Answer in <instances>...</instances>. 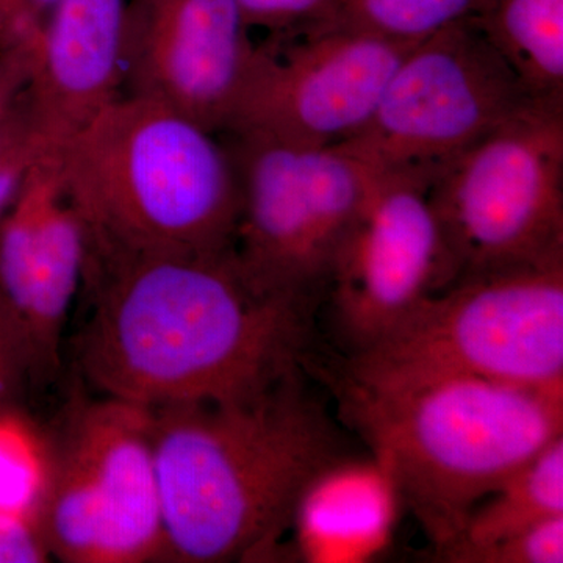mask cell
<instances>
[{
	"label": "cell",
	"mask_w": 563,
	"mask_h": 563,
	"mask_svg": "<svg viewBox=\"0 0 563 563\" xmlns=\"http://www.w3.org/2000/svg\"><path fill=\"white\" fill-rule=\"evenodd\" d=\"M58 0H0V52H27L36 58Z\"/></svg>",
	"instance_id": "cell-23"
},
{
	"label": "cell",
	"mask_w": 563,
	"mask_h": 563,
	"mask_svg": "<svg viewBox=\"0 0 563 563\" xmlns=\"http://www.w3.org/2000/svg\"><path fill=\"white\" fill-rule=\"evenodd\" d=\"M33 372L36 368L27 343L0 302V409L14 406Z\"/></svg>",
	"instance_id": "cell-24"
},
{
	"label": "cell",
	"mask_w": 563,
	"mask_h": 563,
	"mask_svg": "<svg viewBox=\"0 0 563 563\" xmlns=\"http://www.w3.org/2000/svg\"><path fill=\"white\" fill-rule=\"evenodd\" d=\"M151 412L166 562L276 558L303 485L342 455L302 369L247 398Z\"/></svg>",
	"instance_id": "cell-2"
},
{
	"label": "cell",
	"mask_w": 563,
	"mask_h": 563,
	"mask_svg": "<svg viewBox=\"0 0 563 563\" xmlns=\"http://www.w3.org/2000/svg\"><path fill=\"white\" fill-rule=\"evenodd\" d=\"M340 383L344 418L390 474L433 553L459 539L477 504L563 437V387L484 377L380 390Z\"/></svg>",
	"instance_id": "cell-3"
},
{
	"label": "cell",
	"mask_w": 563,
	"mask_h": 563,
	"mask_svg": "<svg viewBox=\"0 0 563 563\" xmlns=\"http://www.w3.org/2000/svg\"><path fill=\"white\" fill-rule=\"evenodd\" d=\"M49 151L33 120L24 91L0 122V221L20 195L33 165Z\"/></svg>",
	"instance_id": "cell-20"
},
{
	"label": "cell",
	"mask_w": 563,
	"mask_h": 563,
	"mask_svg": "<svg viewBox=\"0 0 563 563\" xmlns=\"http://www.w3.org/2000/svg\"><path fill=\"white\" fill-rule=\"evenodd\" d=\"M559 515H563V437L477 504L459 539L432 558L484 547Z\"/></svg>",
	"instance_id": "cell-18"
},
{
	"label": "cell",
	"mask_w": 563,
	"mask_h": 563,
	"mask_svg": "<svg viewBox=\"0 0 563 563\" xmlns=\"http://www.w3.org/2000/svg\"><path fill=\"white\" fill-rule=\"evenodd\" d=\"M239 179L232 251L265 290L317 307L373 169L340 150L224 133Z\"/></svg>",
	"instance_id": "cell-7"
},
{
	"label": "cell",
	"mask_w": 563,
	"mask_h": 563,
	"mask_svg": "<svg viewBox=\"0 0 563 563\" xmlns=\"http://www.w3.org/2000/svg\"><path fill=\"white\" fill-rule=\"evenodd\" d=\"M240 13L254 29L269 35L321 27L331 20L340 0H233Z\"/></svg>",
	"instance_id": "cell-22"
},
{
	"label": "cell",
	"mask_w": 563,
	"mask_h": 563,
	"mask_svg": "<svg viewBox=\"0 0 563 563\" xmlns=\"http://www.w3.org/2000/svg\"><path fill=\"white\" fill-rule=\"evenodd\" d=\"M43 529L62 562L163 561L151 409L103 395L74 409L52 446Z\"/></svg>",
	"instance_id": "cell-8"
},
{
	"label": "cell",
	"mask_w": 563,
	"mask_h": 563,
	"mask_svg": "<svg viewBox=\"0 0 563 563\" xmlns=\"http://www.w3.org/2000/svg\"><path fill=\"white\" fill-rule=\"evenodd\" d=\"M33 66L35 57L27 52H0V122L27 90Z\"/></svg>",
	"instance_id": "cell-25"
},
{
	"label": "cell",
	"mask_w": 563,
	"mask_h": 563,
	"mask_svg": "<svg viewBox=\"0 0 563 563\" xmlns=\"http://www.w3.org/2000/svg\"><path fill=\"white\" fill-rule=\"evenodd\" d=\"M485 3L487 0H340L331 20L321 27L358 29L415 43L455 22L476 18Z\"/></svg>",
	"instance_id": "cell-19"
},
{
	"label": "cell",
	"mask_w": 563,
	"mask_h": 563,
	"mask_svg": "<svg viewBox=\"0 0 563 563\" xmlns=\"http://www.w3.org/2000/svg\"><path fill=\"white\" fill-rule=\"evenodd\" d=\"M85 263V222L57 151L46 152L0 221V302L27 343L36 372L58 363Z\"/></svg>",
	"instance_id": "cell-13"
},
{
	"label": "cell",
	"mask_w": 563,
	"mask_h": 563,
	"mask_svg": "<svg viewBox=\"0 0 563 563\" xmlns=\"http://www.w3.org/2000/svg\"><path fill=\"white\" fill-rule=\"evenodd\" d=\"M417 43L347 27L268 35L257 44L225 133L340 146L372 120L393 73Z\"/></svg>",
	"instance_id": "cell-10"
},
{
	"label": "cell",
	"mask_w": 563,
	"mask_h": 563,
	"mask_svg": "<svg viewBox=\"0 0 563 563\" xmlns=\"http://www.w3.org/2000/svg\"><path fill=\"white\" fill-rule=\"evenodd\" d=\"M51 476L49 440L16 406L0 409V563L46 561Z\"/></svg>",
	"instance_id": "cell-16"
},
{
	"label": "cell",
	"mask_w": 563,
	"mask_h": 563,
	"mask_svg": "<svg viewBox=\"0 0 563 563\" xmlns=\"http://www.w3.org/2000/svg\"><path fill=\"white\" fill-rule=\"evenodd\" d=\"M453 563H562L563 515L484 547L453 551L437 559Z\"/></svg>",
	"instance_id": "cell-21"
},
{
	"label": "cell",
	"mask_w": 563,
	"mask_h": 563,
	"mask_svg": "<svg viewBox=\"0 0 563 563\" xmlns=\"http://www.w3.org/2000/svg\"><path fill=\"white\" fill-rule=\"evenodd\" d=\"M383 465L343 455L303 485L290 529L296 555L310 563L368 562L390 543L401 507Z\"/></svg>",
	"instance_id": "cell-15"
},
{
	"label": "cell",
	"mask_w": 563,
	"mask_h": 563,
	"mask_svg": "<svg viewBox=\"0 0 563 563\" xmlns=\"http://www.w3.org/2000/svg\"><path fill=\"white\" fill-rule=\"evenodd\" d=\"M474 20L533 98L563 101V0H487Z\"/></svg>",
	"instance_id": "cell-17"
},
{
	"label": "cell",
	"mask_w": 563,
	"mask_h": 563,
	"mask_svg": "<svg viewBox=\"0 0 563 563\" xmlns=\"http://www.w3.org/2000/svg\"><path fill=\"white\" fill-rule=\"evenodd\" d=\"M129 0H58L25 96L51 151L81 131L122 88Z\"/></svg>",
	"instance_id": "cell-14"
},
{
	"label": "cell",
	"mask_w": 563,
	"mask_h": 563,
	"mask_svg": "<svg viewBox=\"0 0 563 563\" xmlns=\"http://www.w3.org/2000/svg\"><path fill=\"white\" fill-rule=\"evenodd\" d=\"M251 33L233 0H129L121 96L162 103L222 135L257 54Z\"/></svg>",
	"instance_id": "cell-12"
},
{
	"label": "cell",
	"mask_w": 563,
	"mask_h": 563,
	"mask_svg": "<svg viewBox=\"0 0 563 563\" xmlns=\"http://www.w3.org/2000/svg\"><path fill=\"white\" fill-rule=\"evenodd\" d=\"M446 377L563 387V261L459 277L351 354L343 380L380 390Z\"/></svg>",
	"instance_id": "cell-5"
},
{
	"label": "cell",
	"mask_w": 563,
	"mask_h": 563,
	"mask_svg": "<svg viewBox=\"0 0 563 563\" xmlns=\"http://www.w3.org/2000/svg\"><path fill=\"white\" fill-rule=\"evenodd\" d=\"M92 312L81 373L101 395L155 407L247 398L302 369L313 307L262 288L232 247L87 250Z\"/></svg>",
	"instance_id": "cell-1"
},
{
	"label": "cell",
	"mask_w": 563,
	"mask_h": 563,
	"mask_svg": "<svg viewBox=\"0 0 563 563\" xmlns=\"http://www.w3.org/2000/svg\"><path fill=\"white\" fill-rule=\"evenodd\" d=\"M428 187L424 174L373 169L328 288L336 331L351 354L457 279Z\"/></svg>",
	"instance_id": "cell-11"
},
{
	"label": "cell",
	"mask_w": 563,
	"mask_h": 563,
	"mask_svg": "<svg viewBox=\"0 0 563 563\" xmlns=\"http://www.w3.org/2000/svg\"><path fill=\"white\" fill-rule=\"evenodd\" d=\"M428 192L457 279L563 261V101L533 99L440 165Z\"/></svg>",
	"instance_id": "cell-6"
},
{
	"label": "cell",
	"mask_w": 563,
	"mask_h": 563,
	"mask_svg": "<svg viewBox=\"0 0 563 563\" xmlns=\"http://www.w3.org/2000/svg\"><path fill=\"white\" fill-rule=\"evenodd\" d=\"M533 98L474 18L407 52L372 120L340 144L374 172L429 176Z\"/></svg>",
	"instance_id": "cell-9"
},
{
	"label": "cell",
	"mask_w": 563,
	"mask_h": 563,
	"mask_svg": "<svg viewBox=\"0 0 563 563\" xmlns=\"http://www.w3.org/2000/svg\"><path fill=\"white\" fill-rule=\"evenodd\" d=\"M55 151L88 251L232 247L240 191L231 151L222 136L184 114L120 96Z\"/></svg>",
	"instance_id": "cell-4"
}]
</instances>
